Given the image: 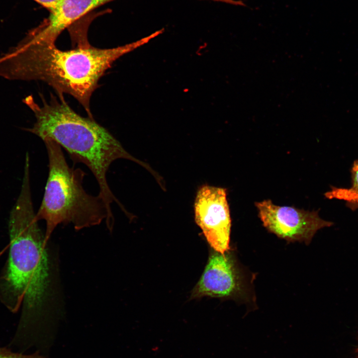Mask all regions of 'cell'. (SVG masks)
<instances>
[{
    "instance_id": "6da1fadb",
    "label": "cell",
    "mask_w": 358,
    "mask_h": 358,
    "mask_svg": "<svg viewBox=\"0 0 358 358\" xmlns=\"http://www.w3.org/2000/svg\"><path fill=\"white\" fill-rule=\"evenodd\" d=\"M34 212L30 173H23L21 189L9 214L10 249L0 278V297L7 308L23 312L16 335L35 340L46 335L44 309L49 293V263L46 243Z\"/></svg>"
},
{
    "instance_id": "7a4b0ae2",
    "label": "cell",
    "mask_w": 358,
    "mask_h": 358,
    "mask_svg": "<svg viewBox=\"0 0 358 358\" xmlns=\"http://www.w3.org/2000/svg\"><path fill=\"white\" fill-rule=\"evenodd\" d=\"M146 37L113 48H86L62 51L55 44L21 40L0 55V77L8 80L41 81L57 93L75 98L92 118L90 101L100 78L123 55L148 42Z\"/></svg>"
},
{
    "instance_id": "3957f363",
    "label": "cell",
    "mask_w": 358,
    "mask_h": 358,
    "mask_svg": "<svg viewBox=\"0 0 358 358\" xmlns=\"http://www.w3.org/2000/svg\"><path fill=\"white\" fill-rule=\"evenodd\" d=\"M53 94L47 102L41 95L42 104H37L29 95L23 102L31 110L36 119L32 128L27 129L43 141L51 140L69 154L75 163L85 165L98 183V195L104 201L109 216L113 219L111 204L114 202L125 214L128 211L112 193L107 181L110 166L118 160L133 161L148 170L156 179L159 175L148 164L127 151L120 142L93 118L83 117L68 104L63 94Z\"/></svg>"
},
{
    "instance_id": "277c9868",
    "label": "cell",
    "mask_w": 358,
    "mask_h": 358,
    "mask_svg": "<svg viewBox=\"0 0 358 358\" xmlns=\"http://www.w3.org/2000/svg\"><path fill=\"white\" fill-rule=\"evenodd\" d=\"M43 142L48 158L49 172L36 217L38 221L43 220L46 223V240L61 224H72L79 230L99 225L105 220L107 228L112 230L114 222L103 199L98 194H90L84 189L85 172L69 166L62 147L56 142L51 140Z\"/></svg>"
},
{
    "instance_id": "5b68a950",
    "label": "cell",
    "mask_w": 358,
    "mask_h": 358,
    "mask_svg": "<svg viewBox=\"0 0 358 358\" xmlns=\"http://www.w3.org/2000/svg\"><path fill=\"white\" fill-rule=\"evenodd\" d=\"M255 205L264 227L288 242L308 245L317 231L334 224L320 218L318 211L276 205L269 199L257 202Z\"/></svg>"
},
{
    "instance_id": "8992f818",
    "label": "cell",
    "mask_w": 358,
    "mask_h": 358,
    "mask_svg": "<svg viewBox=\"0 0 358 358\" xmlns=\"http://www.w3.org/2000/svg\"><path fill=\"white\" fill-rule=\"evenodd\" d=\"M195 221L210 246L224 254L230 249L231 219L226 189L203 185L195 199Z\"/></svg>"
},
{
    "instance_id": "52a82bcc",
    "label": "cell",
    "mask_w": 358,
    "mask_h": 358,
    "mask_svg": "<svg viewBox=\"0 0 358 358\" xmlns=\"http://www.w3.org/2000/svg\"><path fill=\"white\" fill-rule=\"evenodd\" d=\"M242 288V278L233 259L228 254L215 251L210 256L191 298L235 297L240 294Z\"/></svg>"
},
{
    "instance_id": "ba28073f",
    "label": "cell",
    "mask_w": 358,
    "mask_h": 358,
    "mask_svg": "<svg viewBox=\"0 0 358 358\" xmlns=\"http://www.w3.org/2000/svg\"><path fill=\"white\" fill-rule=\"evenodd\" d=\"M113 0H60L48 18L29 31L23 40L34 43L55 44L66 28L93 9Z\"/></svg>"
},
{
    "instance_id": "9c48e42d",
    "label": "cell",
    "mask_w": 358,
    "mask_h": 358,
    "mask_svg": "<svg viewBox=\"0 0 358 358\" xmlns=\"http://www.w3.org/2000/svg\"><path fill=\"white\" fill-rule=\"evenodd\" d=\"M352 185L349 188L331 186V190L324 193L326 198L342 200L347 207L352 211L358 209V159L355 160L351 169Z\"/></svg>"
},
{
    "instance_id": "30bf717a",
    "label": "cell",
    "mask_w": 358,
    "mask_h": 358,
    "mask_svg": "<svg viewBox=\"0 0 358 358\" xmlns=\"http://www.w3.org/2000/svg\"><path fill=\"white\" fill-rule=\"evenodd\" d=\"M0 358H49L43 355L39 351H36L31 354H24L23 353L14 352L8 347H0Z\"/></svg>"
},
{
    "instance_id": "8fae6325",
    "label": "cell",
    "mask_w": 358,
    "mask_h": 358,
    "mask_svg": "<svg viewBox=\"0 0 358 358\" xmlns=\"http://www.w3.org/2000/svg\"><path fill=\"white\" fill-rule=\"evenodd\" d=\"M50 11L55 8L60 0H34Z\"/></svg>"
},
{
    "instance_id": "7c38bea8",
    "label": "cell",
    "mask_w": 358,
    "mask_h": 358,
    "mask_svg": "<svg viewBox=\"0 0 358 358\" xmlns=\"http://www.w3.org/2000/svg\"><path fill=\"white\" fill-rule=\"evenodd\" d=\"M9 346H10V345H9ZM10 347H11V348H12V347H11V346H10ZM50 347H49V348H47V349H45V350H39V351H45V350H48V349H50ZM17 351H18V350H17ZM18 351H19V350H18ZM20 352H22V351H20Z\"/></svg>"
},
{
    "instance_id": "4fadbf2b",
    "label": "cell",
    "mask_w": 358,
    "mask_h": 358,
    "mask_svg": "<svg viewBox=\"0 0 358 358\" xmlns=\"http://www.w3.org/2000/svg\"><path fill=\"white\" fill-rule=\"evenodd\" d=\"M357 358H358V356H357Z\"/></svg>"
}]
</instances>
